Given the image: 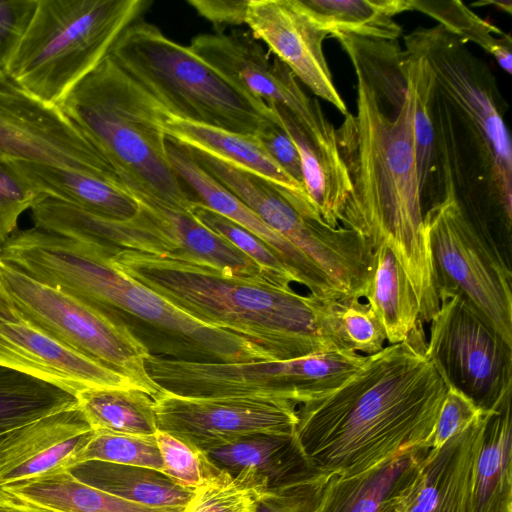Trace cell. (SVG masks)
<instances>
[{"label":"cell","instance_id":"obj_14","mask_svg":"<svg viewBox=\"0 0 512 512\" xmlns=\"http://www.w3.org/2000/svg\"><path fill=\"white\" fill-rule=\"evenodd\" d=\"M437 291L461 293L512 347V271L451 198L423 217Z\"/></svg>","mask_w":512,"mask_h":512},{"label":"cell","instance_id":"obj_15","mask_svg":"<svg viewBox=\"0 0 512 512\" xmlns=\"http://www.w3.org/2000/svg\"><path fill=\"white\" fill-rule=\"evenodd\" d=\"M0 160L44 163L128 189L116 167L59 106L18 87L0 89Z\"/></svg>","mask_w":512,"mask_h":512},{"label":"cell","instance_id":"obj_29","mask_svg":"<svg viewBox=\"0 0 512 512\" xmlns=\"http://www.w3.org/2000/svg\"><path fill=\"white\" fill-rule=\"evenodd\" d=\"M299 8L329 36L397 41L402 28L394 16L412 10L411 0H296Z\"/></svg>","mask_w":512,"mask_h":512},{"label":"cell","instance_id":"obj_12","mask_svg":"<svg viewBox=\"0 0 512 512\" xmlns=\"http://www.w3.org/2000/svg\"><path fill=\"white\" fill-rule=\"evenodd\" d=\"M128 220H111L68 206L60 230L68 237L114 249H128L189 260L217 268L226 275L258 277L261 270L247 255L198 222L189 208L139 201Z\"/></svg>","mask_w":512,"mask_h":512},{"label":"cell","instance_id":"obj_9","mask_svg":"<svg viewBox=\"0 0 512 512\" xmlns=\"http://www.w3.org/2000/svg\"><path fill=\"white\" fill-rule=\"evenodd\" d=\"M366 359L367 356L345 350L241 363L189 362L149 355L145 368L162 391L180 396L258 397L299 405L341 386Z\"/></svg>","mask_w":512,"mask_h":512},{"label":"cell","instance_id":"obj_41","mask_svg":"<svg viewBox=\"0 0 512 512\" xmlns=\"http://www.w3.org/2000/svg\"><path fill=\"white\" fill-rule=\"evenodd\" d=\"M330 475L314 473L264 493L254 512H314Z\"/></svg>","mask_w":512,"mask_h":512},{"label":"cell","instance_id":"obj_34","mask_svg":"<svg viewBox=\"0 0 512 512\" xmlns=\"http://www.w3.org/2000/svg\"><path fill=\"white\" fill-rule=\"evenodd\" d=\"M76 405V397L66 391L0 367V435Z\"/></svg>","mask_w":512,"mask_h":512},{"label":"cell","instance_id":"obj_26","mask_svg":"<svg viewBox=\"0 0 512 512\" xmlns=\"http://www.w3.org/2000/svg\"><path fill=\"white\" fill-rule=\"evenodd\" d=\"M218 469L241 474L267 492L316 471L295 434H254L204 453Z\"/></svg>","mask_w":512,"mask_h":512},{"label":"cell","instance_id":"obj_51","mask_svg":"<svg viewBox=\"0 0 512 512\" xmlns=\"http://www.w3.org/2000/svg\"><path fill=\"white\" fill-rule=\"evenodd\" d=\"M249 512H254V510H252V511H249Z\"/></svg>","mask_w":512,"mask_h":512},{"label":"cell","instance_id":"obj_2","mask_svg":"<svg viewBox=\"0 0 512 512\" xmlns=\"http://www.w3.org/2000/svg\"><path fill=\"white\" fill-rule=\"evenodd\" d=\"M404 67L428 115L439 204L454 200L511 264L512 146L490 67L436 25L404 37Z\"/></svg>","mask_w":512,"mask_h":512},{"label":"cell","instance_id":"obj_23","mask_svg":"<svg viewBox=\"0 0 512 512\" xmlns=\"http://www.w3.org/2000/svg\"><path fill=\"white\" fill-rule=\"evenodd\" d=\"M271 108L279 115L298 150L303 186L311 203L326 225L341 226L339 217L350 195L351 184L338 149L336 129L325 115L317 126L310 128L286 109Z\"/></svg>","mask_w":512,"mask_h":512},{"label":"cell","instance_id":"obj_1","mask_svg":"<svg viewBox=\"0 0 512 512\" xmlns=\"http://www.w3.org/2000/svg\"><path fill=\"white\" fill-rule=\"evenodd\" d=\"M357 78L356 113L335 130L351 192L339 223L374 250L387 245L418 300L422 322L439 308L426 239L414 138L413 91L397 43L371 42L348 54Z\"/></svg>","mask_w":512,"mask_h":512},{"label":"cell","instance_id":"obj_10","mask_svg":"<svg viewBox=\"0 0 512 512\" xmlns=\"http://www.w3.org/2000/svg\"><path fill=\"white\" fill-rule=\"evenodd\" d=\"M181 145V144H180ZM203 170L306 255L345 301L365 298L373 274V249L358 232L300 212L265 179L211 154L181 145Z\"/></svg>","mask_w":512,"mask_h":512},{"label":"cell","instance_id":"obj_39","mask_svg":"<svg viewBox=\"0 0 512 512\" xmlns=\"http://www.w3.org/2000/svg\"><path fill=\"white\" fill-rule=\"evenodd\" d=\"M163 463V473L187 488L203 486L218 470L204 453L164 431L155 433Z\"/></svg>","mask_w":512,"mask_h":512},{"label":"cell","instance_id":"obj_11","mask_svg":"<svg viewBox=\"0 0 512 512\" xmlns=\"http://www.w3.org/2000/svg\"><path fill=\"white\" fill-rule=\"evenodd\" d=\"M0 314L19 319L65 346L129 377L156 398L162 390L145 368L148 350L123 326L0 260Z\"/></svg>","mask_w":512,"mask_h":512},{"label":"cell","instance_id":"obj_36","mask_svg":"<svg viewBox=\"0 0 512 512\" xmlns=\"http://www.w3.org/2000/svg\"><path fill=\"white\" fill-rule=\"evenodd\" d=\"M189 209L198 222L250 257L266 279L283 287L296 283L279 258L254 234L199 201H192Z\"/></svg>","mask_w":512,"mask_h":512},{"label":"cell","instance_id":"obj_21","mask_svg":"<svg viewBox=\"0 0 512 512\" xmlns=\"http://www.w3.org/2000/svg\"><path fill=\"white\" fill-rule=\"evenodd\" d=\"M93 433L77 404L0 435V487L70 470Z\"/></svg>","mask_w":512,"mask_h":512},{"label":"cell","instance_id":"obj_35","mask_svg":"<svg viewBox=\"0 0 512 512\" xmlns=\"http://www.w3.org/2000/svg\"><path fill=\"white\" fill-rule=\"evenodd\" d=\"M417 10L438 21V25L461 40L471 41L492 55L507 73L512 71V38L498 27L480 18L458 0H411Z\"/></svg>","mask_w":512,"mask_h":512},{"label":"cell","instance_id":"obj_28","mask_svg":"<svg viewBox=\"0 0 512 512\" xmlns=\"http://www.w3.org/2000/svg\"><path fill=\"white\" fill-rule=\"evenodd\" d=\"M511 397L487 412L470 512H512Z\"/></svg>","mask_w":512,"mask_h":512},{"label":"cell","instance_id":"obj_24","mask_svg":"<svg viewBox=\"0 0 512 512\" xmlns=\"http://www.w3.org/2000/svg\"><path fill=\"white\" fill-rule=\"evenodd\" d=\"M166 137L181 145L211 154L249 171L272 184L303 214L320 219L304 186L288 175L267 153L256 136L191 122L168 114L163 124Z\"/></svg>","mask_w":512,"mask_h":512},{"label":"cell","instance_id":"obj_4","mask_svg":"<svg viewBox=\"0 0 512 512\" xmlns=\"http://www.w3.org/2000/svg\"><path fill=\"white\" fill-rule=\"evenodd\" d=\"M0 260L123 326L152 356L201 363L270 361L244 338L202 323L121 272L108 247L33 227L17 230Z\"/></svg>","mask_w":512,"mask_h":512},{"label":"cell","instance_id":"obj_49","mask_svg":"<svg viewBox=\"0 0 512 512\" xmlns=\"http://www.w3.org/2000/svg\"><path fill=\"white\" fill-rule=\"evenodd\" d=\"M16 87L8 78L5 72H0V89H10Z\"/></svg>","mask_w":512,"mask_h":512},{"label":"cell","instance_id":"obj_42","mask_svg":"<svg viewBox=\"0 0 512 512\" xmlns=\"http://www.w3.org/2000/svg\"><path fill=\"white\" fill-rule=\"evenodd\" d=\"M38 195L11 162L0 160V248L16 231L21 214L30 209Z\"/></svg>","mask_w":512,"mask_h":512},{"label":"cell","instance_id":"obj_27","mask_svg":"<svg viewBox=\"0 0 512 512\" xmlns=\"http://www.w3.org/2000/svg\"><path fill=\"white\" fill-rule=\"evenodd\" d=\"M39 194L75 205L93 215L128 220L140 203L125 187L82 172L32 161H9Z\"/></svg>","mask_w":512,"mask_h":512},{"label":"cell","instance_id":"obj_20","mask_svg":"<svg viewBox=\"0 0 512 512\" xmlns=\"http://www.w3.org/2000/svg\"><path fill=\"white\" fill-rule=\"evenodd\" d=\"M166 149L174 171L185 187L189 188L195 201L259 238L284 264L295 282L305 286L310 294L328 301L344 300L329 278L306 255L203 170L179 143L166 137Z\"/></svg>","mask_w":512,"mask_h":512},{"label":"cell","instance_id":"obj_6","mask_svg":"<svg viewBox=\"0 0 512 512\" xmlns=\"http://www.w3.org/2000/svg\"><path fill=\"white\" fill-rule=\"evenodd\" d=\"M59 107L116 167L138 201L190 207L194 200L167 154L163 124L170 112L109 55Z\"/></svg>","mask_w":512,"mask_h":512},{"label":"cell","instance_id":"obj_44","mask_svg":"<svg viewBox=\"0 0 512 512\" xmlns=\"http://www.w3.org/2000/svg\"><path fill=\"white\" fill-rule=\"evenodd\" d=\"M37 0H0V72L18 45Z\"/></svg>","mask_w":512,"mask_h":512},{"label":"cell","instance_id":"obj_3","mask_svg":"<svg viewBox=\"0 0 512 512\" xmlns=\"http://www.w3.org/2000/svg\"><path fill=\"white\" fill-rule=\"evenodd\" d=\"M426 345L420 327L367 356L335 390L298 405L295 435L316 471L349 476L424 447L447 392Z\"/></svg>","mask_w":512,"mask_h":512},{"label":"cell","instance_id":"obj_25","mask_svg":"<svg viewBox=\"0 0 512 512\" xmlns=\"http://www.w3.org/2000/svg\"><path fill=\"white\" fill-rule=\"evenodd\" d=\"M428 451L417 446L366 471L330 475L314 512H381L407 493Z\"/></svg>","mask_w":512,"mask_h":512},{"label":"cell","instance_id":"obj_37","mask_svg":"<svg viewBox=\"0 0 512 512\" xmlns=\"http://www.w3.org/2000/svg\"><path fill=\"white\" fill-rule=\"evenodd\" d=\"M88 461L132 465L163 471L155 434L130 435L104 430L94 431L91 439L78 454L75 465Z\"/></svg>","mask_w":512,"mask_h":512},{"label":"cell","instance_id":"obj_50","mask_svg":"<svg viewBox=\"0 0 512 512\" xmlns=\"http://www.w3.org/2000/svg\"><path fill=\"white\" fill-rule=\"evenodd\" d=\"M381 512H404V508H403V505L401 503V500H399L398 502H395V503L387 506Z\"/></svg>","mask_w":512,"mask_h":512},{"label":"cell","instance_id":"obj_30","mask_svg":"<svg viewBox=\"0 0 512 512\" xmlns=\"http://www.w3.org/2000/svg\"><path fill=\"white\" fill-rule=\"evenodd\" d=\"M69 471L93 487L150 507H186L197 489L181 486L161 471L132 465L88 461Z\"/></svg>","mask_w":512,"mask_h":512},{"label":"cell","instance_id":"obj_22","mask_svg":"<svg viewBox=\"0 0 512 512\" xmlns=\"http://www.w3.org/2000/svg\"><path fill=\"white\" fill-rule=\"evenodd\" d=\"M486 419L487 412L482 411L466 429L429 449L401 499L404 512H470Z\"/></svg>","mask_w":512,"mask_h":512},{"label":"cell","instance_id":"obj_16","mask_svg":"<svg viewBox=\"0 0 512 512\" xmlns=\"http://www.w3.org/2000/svg\"><path fill=\"white\" fill-rule=\"evenodd\" d=\"M155 400L157 429L206 453L254 434H295L294 402L258 397H185L162 391Z\"/></svg>","mask_w":512,"mask_h":512},{"label":"cell","instance_id":"obj_32","mask_svg":"<svg viewBox=\"0 0 512 512\" xmlns=\"http://www.w3.org/2000/svg\"><path fill=\"white\" fill-rule=\"evenodd\" d=\"M57 512H184L186 507H150L93 487L62 470L4 487Z\"/></svg>","mask_w":512,"mask_h":512},{"label":"cell","instance_id":"obj_47","mask_svg":"<svg viewBox=\"0 0 512 512\" xmlns=\"http://www.w3.org/2000/svg\"><path fill=\"white\" fill-rule=\"evenodd\" d=\"M0 512H57L0 487Z\"/></svg>","mask_w":512,"mask_h":512},{"label":"cell","instance_id":"obj_5","mask_svg":"<svg viewBox=\"0 0 512 512\" xmlns=\"http://www.w3.org/2000/svg\"><path fill=\"white\" fill-rule=\"evenodd\" d=\"M109 250L121 272L192 318L244 338L270 361L352 351L337 316L338 302L299 294L263 276L236 277L194 261Z\"/></svg>","mask_w":512,"mask_h":512},{"label":"cell","instance_id":"obj_45","mask_svg":"<svg viewBox=\"0 0 512 512\" xmlns=\"http://www.w3.org/2000/svg\"><path fill=\"white\" fill-rule=\"evenodd\" d=\"M256 138L272 159L288 175L303 185L299 153L282 122L266 127L256 135Z\"/></svg>","mask_w":512,"mask_h":512},{"label":"cell","instance_id":"obj_40","mask_svg":"<svg viewBox=\"0 0 512 512\" xmlns=\"http://www.w3.org/2000/svg\"><path fill=\"white\" fill-rule=\"evenodd\" d=\"M337 316L345 339L354 352L370 356L384 348V327L368 303L360 299L338 302Z\"/></svg>","mask_w":512,"mask_h":512},{"label":"cell","instance_id":"obj_19","mask_svg":"<svg viewBox=\"0 0 512 512\" xmlns=\"http://www.w3.org/2000/svg\"><path fill=\"white\" fill-rule=\"evenodd\" d=\"M246 25L316 96L344 116L349 113L323 53L329 35L313 24L296 0H249Z\"/></svg>","mask_w":512,"mask_h":512},{"label":"cell","instance_id":"obj_46","mask_svg":"<svg viewBox=\"0 0 512 512\" xmlns=\"http://www.w3.org/2000/svg\"><path fill=\"white\" fill-rule=\"evenodd\" d=\"M196 12L208 20L218 34L230 26L246 24L249 0H188Z\"/></svg>","mask_w":512,"mask_h":512},{"label":"cell","instance_id":"obj_17","mask_svg":"<svg viewBox=\"0 0 512 512\" xmlns=\"http://www.w3.org/2000/svg\"><path fill=\"white\" fill-rule=\"evenodd\" d=\"M188 48L243 94L269 107L286 109L310 128L324 115L291 70L278 58L271 59L251 32L200 34Z\"/></svg>","mask_w":512,"mask_h":512},{"label":"cell","instance_id":"obj_38","mask_svg":"<svg viewBox=\"0 0 512 512\" xmlns=\"http://www.w3.org/2000/svg\"><path fill=\"white\" fill-rule=\"evenodd\" d=\"M264 493L249 478L218 469L196 489L184 512H249Z\"/></svg>","mask_w":512,"mask_h":512},{"label":"cell","instance_id":"obj_48","mask_svg":"<svg viewBox=\"0 0 512 512\" xmlns=\"http://www.w3.org/2000/svg\"><path fill=\"white\" fill-rule=\"evenodd\" d=\"M473 6H483V5H494L497 8L511 14L512 12V2L510 0H485V1H477L472 4Z\"/></svg>","mask_w":512,"mask_h":512},{"label":"cell","instance_id":"obj_33","mask_svg":"<svg viewBox=\"0 0 512 512\" xmlns=\"http://www.w3.org/2000/svg\"><path fill=\"white\" fill-rule=\"evenodd\" d=\"M78 407L93 431L154 435L155 400L137 388H93L76 394Z\"/></svg>","mask_w":512,"mask_h":512},{"label":"cell","instance_id":"obj_7","mask_svg":"<svg viewBox=\"0 0 512 512\" xmlns=\"http://www.w3.org/2000/svg\"><path fill=\"white\" fill-rule=\"evenodd\" d=\"M150 5L147 0H37L5 73L27 94L59 106Z\"/></svg>","mask_w":512,"mask_h":512},{"label":"cell","instance_id":"obj_8","mask_svg":"<svg viewBox=\"0 0 512 512\" xmlns=\"http://www.w3.org/2000/svg\"><path fill=\"white\" fill-rule=\"evenodd\" d=\"M108 55L178 118L252 136L281 122L275 109L240 92L188 47L145 21L126 28Z\"/></svg>","mask_w":512,"mask_h":512},{"label":"cell","instance_id":"obj_13","mask_svg":"<svg viewBox=\"0 0 512 512\" xmlns=\"http://www.w3.org/2000/svg\"><path fill=\"white\" fill-rule=\"evenodd\" d=\"M437 293L426 355L447 387L492 411L512 396V347L461 293Z\"/></svg>","mask_w":512,"mask_h":512},{"label":"cell","instance_id":"obj_18","mask_svg":"<svg viewBox=\"0 0 512 512\" xmlns=\"http://www.w3.org/2000/svg\"><path fill=\"white\" fill-rule=\"evenodd\" d=\"M0 367L51 384L74 396L93 388L140 389L129 377L78 353L19 319L1 314Z\"/></svg>","mask_w":512,"mask_h":512},{"label":"cell","instance_id":"obj_31","mask_svg":"<svg viewBox=\"0 0 512 512\" xmlns=\"http://www.w3.org/2000/svg\"><path fill=\"white\" fill-rule=\"evenodd\" d=\"M365 299L379 317L390 345L404 341L422 327L415 292L387 245L373 250V274Z\"/></svg>","mask_w":512,"mask_h":512},{"label":"cell","instance_id":"obj_43","mask_svg":"<svg viewBox=\"0 0 512 512\" xmlns=\"http://www.w3.org/2000/svg\"><path fill=\"white\" fill-rule=\"evenodd\" d=\"M482 411L462 392L447 387L434 429L424 443V447L428 449L440 447L449 438L466 429Z\"/></svg>","mask_w":512,"mask_h":512}]
</instances>
